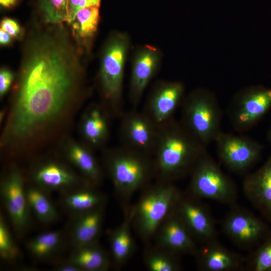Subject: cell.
<instances>
[{"label": "cell", "mask_w": 271, "mask_h": 271, "mask_svg": "<svg viewBox=\"0 0 271 271\" xmlns=\"http://www.w3.org/2000/svg\"><path fill=\"white\" fill-rule=\"evenodd\" d=\"M16 87L6 136L23 139L54 121L72 96L78 61L62 38L40 36L29 46Z\"/></svg>", "instance_id": "6da1fadb"}, {"label": "cell", "mask_w": 271, "mask_h": 271, "mask_svg": "<svg viewBox=\"0 0 271 271\" xmlns=\"http://www.w3.org/2000/svg\"><path fill=\"white\" fill-rule=\"evenodd\" d=\"M206 147L174 118L159 125L153 155L156 181L174 183L190 175Z\"/></svg>", "instance_id": "7a4b0ae2"}, {"label": "cell", "mask_w": 271, "mask_h": 271, "mask_svg": "<svg viewBox=\"0 0 271 271\" xmlns=\"http://www.w3.org/2000/svg\"><path fill=\"white\" fill-rule=\"evenodd\" d=\"M103 160L124 212L131 206L130 202L134 194L143 190L155 179L153 158L120 145L106 150Z\"/></svg>", "instance_id": "3957f363"}, {"label": "cell", "mask_w": 271, "mask_h": 271, "mask_svg": "<svg viewBox=\"0 0 271 271\" xmlns=\"http://www.w3.org/2000/svg\"><path fill=\"white\" fill-rule=\"evenodd\" d=\"M137 203L131 206L132 228L148 243L160 225L174 211L181 195L173 183L156 181L143 190Z\"/></svg>", "instance_id": "277c9868"}, {"label": "cell", "mask_w": 271, "mask_h": 271, "mask_svg": "<svg viewBox=\"0 0 271 271\" xmlns=\"http://www.w3.org/2000/svg\"><path fill=\"white\" fill-rule=\"evenodd\" d=\"M128 45L125 35L114 34L107 41L102 54L99 72L102 106L111 117L119 118L124 111L122 91Z\"/></svg>", "instance_id": "5b68a950"}, {"label": "cell", "mask_w": 271, "mask_h": 271, "mask_svg": "<svg viewBox=\"0 0 271 271\" xmlns=\"http://www.w3.org/2000/svg\"><path fill=\"white\" fill-rule=\"evenodd\" d=\"M221 120L220 106L209 91L197 89L184 99L180 122L206 147L222 132Z\"/></svg>", "instance_id": "8992f818"}, {"label": "cell", "mask_w": 271, "mask_h": 271, "mask_svg": "<svg viewBox=\"0 0 271 271\" xmlns=\"http://www.w3.org/2000/svg\"><path fill=\"white\" fill-rule=\"evenodd\" d=\"M190 176V195L230 206L236 204L238 191L235 182L222 171L207 152L199 159Z\"/></svg>", "instance_id": "52a82bcc"}, {"label": "cell", "mask_w": 271, "mask_h": 271, "mask_svg": "<svg viewBox=\"0 0 271 271\" xmlns=\"http://www.w3.org/2000/svg\"><path fill=\"white\" fill-rule=\"evenodd\" d=\"M230 207L222 221L224 234L240 248H255L265 237L269 227L249 210L236 204Z\"/></svg>", "instance_id": "ba28073f"}, {"label": "cell", "mask_w": 271, "mask_h": 271, "mask_svg": "<svg viewBox=\"0 0 271 271\" xmlns=\"http://www.w3.org/2000/svg\"><path fill=\"white\" fill-rule=\"evenodd\" d=\"M271 108V89L248 88L239 93L228 110L233 127L239 132L252 128Z\"/></svg>", "instance_id": "9c48e42d"}, {"label": "cell", "mask_w": 271, "mask_h": 271, "mask_svg": "<svg viewBox=\"0 0 271 271\" xmlns=\"http://www.w3.org/2000/svg\"><path fill=\"white\" fill-rule=\"evenodd\" d=\"M218 157L228 169L241 174L248 171L260 159L262 145L252 139L222 131L217 138Z\"/></svg>", "instance_id": "30bf717a"}, {"label": "cell", "mask_w": 271, "mask_h": 271, "mask_svg": "<svg viewBox=\"0 0 271 271\" xmlns=\"http://www.w3.org/2000/svg\"><path fill=\"white\" fill-rule=\"evenodd\" d=\"M21 173L13 168L2 181L1 193L5 208L13 228L19 237L25 234L30 224V208Z\"/></svg>", "instance_id": "8fae6325"}, {"label": "cell", "mask_w": 271, "mask_h": 271, "mask_svg": "<svg viewBox=\"0 0 271 271\" xmlns=\"http://www.w3.org/2000/svg\"><path fill=\"white\" fill-rule=\"evenodd\" d=\"M119 118V137L121 145L153 157L158 125L143 111L132 108L124 111Z\"/></svg>", "instance_id": "7c38bea8"}, {"label": "cell", "mask_w": 271, "mask_h": 271, "mask_svg": "<svg viewBox=\"0 0 271 271\" xmlns=\"http://www.w3.org/2000/svg\"><path fill=\"white\" fill-rule=\"evenodd\" d=\"M189 194L181 195L175 211L189 232L201 244L217 240L215 220L208 208Z\"/></svg>", "instance_id": "4fadbf2b"}, {"label": "cell", "mask_w": 271, "mask_h": 271, "mask_svg": "<svg viewBox=\"0 0 271 271\" xmlns=\"http://www.w3.org/2000/svg\"><path fill=\"white\" fill-rule=\"evenodd\" d=\"M184 87L177 81L158 83L149 95L143 111L157 125L173 118L183 101Z\"/></svg>", "instance_id": "5bb4252c"}, {"label": "cell", "mask_w": 271, "mask_h": 271, "mask_svg": "<svg viewBox=\"0 0 271 271\" xmlns=\"http://www.w3.org/2000/svg\"><path fill=\"white\" fill-rule=\"evenodd\" d=\"M35 186L46 193L59 191L62 194L90 185L70 169L57 162L50 161L37 167L32 175Z\"/></svg>", "instance_id": "9a60e30c"}, {"label": "cell", "mask_w": 271, "mask_h": 271, "mask_svg": "<svg viewBox=\"0 0 271 271\" xmlns=\"http://www.w3.org/2000/svg\"><path fill=\"white\" fill-rule=\"evenodd\" d=\"M154 237L155 245L179 254L194 256L198 250L196 241L175 209L160 225Z\"/></svg>", "instance_id": "2e32d148"}, {"label": "cell", "mask_w": 271, "mask_h": 271, "mask_svg": "<svg viewBox=\"0 0 271 271\" xmlns=\"http://www.w3.org/2000/svg\"><path fill=\"white\" fill-rule=\"evenodd\" d=\"M244 195L265 220L271 223V156L242 183Z\"/></svg>", "instance_id": "e0dca14e"}, {"label": "cell", "mask_w": 271, "mask_h": 271, "mask_svg": "<svg viewBox=\"0 0 271 271\" xmlns=\"http://www.w3.org/2000/svg\"><path fill=\"white\" fill-rule=\"evenodd\" d=\"M159 51L146 45L136 53L132 66L129 100L132 108L137 109L142 95L159 66Z\"/></svg>", "instance_id": "ac0fdd59"}, {"label": "cell", "mask_w": 271, "mask_h": 271, "mask_svg": "<svg viewBox=\"0 0 271 271\" xmlns=\"http://www.w3.org/2000/svg\"><path fill=\"white\" fill-rule=\"evenodd\" d=\"M196 257L198 268L204 271H235L242 269L246 258L221 245L217 240L201 244Z\"/></svg>", "instance_id": "d6986e66"}, {"label": "cell", "mask_w": 271, "mask_h": 271, "mask_svg": "<svg viewBox=\"0 0 271 271\" xmlns=\"http://www.w3.org/2000/svg\"><path fill=\"white\" fill-rule=\"evenodd\" d=\"M104 206L74 215L70 229L74 248L97 242L103 226Z\"/></svg>", "instance_id": "ffe728a7"}, {"label": "cell", "mask_w": 271, "mask_h": 271, "mask_svg": "<svg viewBox=\"0 0 271 271\" xmlns=\"http://www.w3.org/2000/svg\"><path fill=\"white\" fill-rule=\"evenodd\" d=\"M122 222L110 235V247L115 264L120 266L124 264L135 252L136 243L131 233L132 211L131 206L124 211Z\"/></svg>", "instance_id": "44dd1931"}, {"label": "cell", "mask_w": 271, "mask_h": 271, "mask_svg": "<svg viewBox=\"0 0 271 271\" xmlns=\"http://www.w3.org/2000/svg\"><path fill=\"white\" fill-rule=\"evenodd\" d=\"M109 117L102 105H93L86 110L81 129L84 138L90 146L98 147L106 141L109 131Z\"/></svg>", "instance_id": "7402d4cb"}, {"label": "cell", "mask_w": 271, "mask_h": 271, "mask_svg": "<svg viewBox=\"0 0 271 271\" xmlns=\"http://www.w3.org/2000/svg\"><path fill=\"white\" fill-rule=\"evenodd\" d=\"M92 185H86L62 194L61 202L74 215L105 206L106 197Z\"/></svg>", "instance_id": "603a6c76"}, {"label": "cell", "mask_w": 271, "mask_h": 271, "mask_svg": "<svg viewBox=\"0 0 271 271\" xmlns=\"http://www.w3.org/2000/svg\"><path fill=\"white\" fill-rule=\"evenodd\" d=\"M67 156L82 173L89 184L96 187L101 183L103 179L101 169L90 149L73 144L68 149Z\"/></svg>", "instance_id": "cb8c5ba5"}, {"label": "cell", "mask_w": 271, "mask_h": 271, "mask_svg": "<svg viewBox=\"0 0 271 271\" xmlns=\"http://www.w3.org/2000/svg\"><path fill=\"white\" fill-rule=\"evenodd\" d=\"M70 259L81 271H104L110 265L108 254L97 242L75 248Z\"/></svg>", "instance_id": "d4e9b609"}, {"label": "cell", "mask_w": 271, "mask_h": 271, "mask_svg": "<svg viewBox=\"0 0 271 271\" xmlns=\"http://www.w3.org/2000/svg\"><path fill=\"white\" fill-rule=\"evenodd\" d=\"M64 241L62 231H50L32 238L26 246L32 256L39 259H46L54 256L62 248Z\"/></svg>", "instance_id": "484cf974"}, {"label": "cell", "mask_w": 271, "mask_h": 271, "mask_svg": "<svg viewBox=\"0 0 271 271\" xmlns=\"http://www.w3.org/2000/svg\"><path fill=\"white\" fill-rule=\"evenodd\" d=\"M26 196L31 211L42 223L50 224L58 221V212L46 192L31 186L26 189Z\"/></svg>", "instance_id": "4316f807"}, {"label": "cell", "mask_w": 271, "mask_h": 271, "mask_svg": "<svg viewBox=\"0 0 271 271\" xmlns=\"http://www.w3.org/2000/svg\"><path fill=\"white\" fill-rule=\"evenodd\" d=\"M180 255L155 245L147 248L144 260L151 271H179L182 269Z\"/></svg>", "instance_id": "83f0119b"}, {"label": "cell", "mask_w": 271, "mask_h": 271, "mask_svg": "<svg viewBox=\"0 0 271 271\" xmlns=\"http://www.w3.org/2000/svg\"><path fill=\"white\" fill-rule=\"evenodd\" d=\"M100 5L87 7L76 14L72 25L73 33L79 40L86 41L95 34L99 20Z\"/></svg>", "instance_id": "f1b7e54d"}, {"label": "cell", "mask_w": 271, "mask_h": 271, "mask_svg": "<svg viewBox=\"0 0 271 271\" xmlns=\"http://www.w3.org/2000/svg\"><path fill=\"white\" fill-rule=\"evenodd\" d=\"M245 268L250 271H271V228L246 258Z\"/></svg>", "instance_id": "f546056e"}, {"label": "cell", "mask_w": 271, "mask_h": 271, "mask_svg": "<svg viewBox=\"0 0 271 271\" xmlns=\"http://www.w3.org/2000/svg\"><path fill=\"white\" fill-rule=\"evenodd\" d=\"M69 0H38V8L47 23L68 22Z\"/></svg>", "instance_id": "4dcf8cb0"}, {"label": "cell", "mask_w": 271, "mask_h": 271, "mask_svg": "<svg viewBox=\"0 0 271 271\" xmlns=\"http://www.w3.org/2000/svg\"><path fill=\"white\" fill-rule=\"evenodd\" d=\"M0 256L6 261H14L21 256L19 247L10 232L3 214L0 217Z\"/></svg>", "instance_id": "1f68e13d"}, {"label": "cell", "mask_w": 271, "mask_h": 271, "mask_svg": "<svg viewBox=\"0 0 271 271\" xmlns=\"http://www.w3.org/2000/svg\"><path fill=\"white\" fill-rule=\"evenodd\" d=\"M100 0H69L68 19L67 23L71 24L76 14L81 9L93 6L100 5Z\"/></svg>", "instance_id": "d6a6232c"}, {"label": "cell", "mask_w": 271, "mask_h": 271, "mask_svg": "<svg viewBox=\"0 0 271 271\" xmlns=\"http://www.w3.org/2000/svg\"><path fill=\"white\" fill-rule=\"evenodd\" d=\"M1 29L7 32L12 38H18L22 33V29L19 24L11 18H5L2 20Z\"/></svg>", "instance_id": "836d02e7"}, {"label": "cell", "mask_w": 271, "mask_h": 271, "mask_svg": "<svg viewBox=\"0 0 271 271\" xmlns=\"http://www.w3.org/2000/svg\"><path fill=\"white\" fill-rule=\"evenodd\" d=\"M14 78L13 73L7 69L0 71V95L3 97L8 91Z\"/></svg>", "instance_id": "e575fe53"}, {"label": "cell", "mask_w": 271, "mask_h": 271, "mask_svg": "<svg viewBox=\"0 0 271 271\" xmlns=\"http://www.w3.org/2000/svg\"><path fill=\"white\" fill-rule=\"evenodd\" d=\"M58 271H81V269L70 259L68 261H61L55 265Z\"/></svg>", "instance_id": "d590c367"}, {"label": "cell", "mask_w": 271, "mask_h": 271, "mask_svg": "<svg viewBox=\"0 0 271 271\" xmlns=\"http://www.w3.org/2000/svg\"><path fill=\"white\" fill-rule=\"evenodd\" d=\"M12 36L4 30L0 29V43L1 45H8L12 41Z\"/></svg>", "instance_id": "8d00e7d4"}, {"label": "cell", "mask_w": 271, "mask_h": 271, "mask_svg": "<svg viewBox=\"0 0 271 271\" xmlns=\"http://www.w3.org/2000/svg\"><path fill=\"white\" fill-rule=\"evenodd\" d=\"M19 0H0L1 6L6 9H12L16 6Z\"/></svg>", "instance_id": "74e56055"}, {"label": "cell", "mask_w": 271, "mask_h": 271, "mask_svg": "<svg viewBox=\"0 0 271 271\" xmlns=\"http://www.w3.org/2000/svg\"><path fill=\"white\" fill-rule=\"evenodd\" d=\"M267 138L269 142L271 144V126L270 127L267 131Z\"/></svg>", "instance_id": "f35d334b"}]
</instances>
